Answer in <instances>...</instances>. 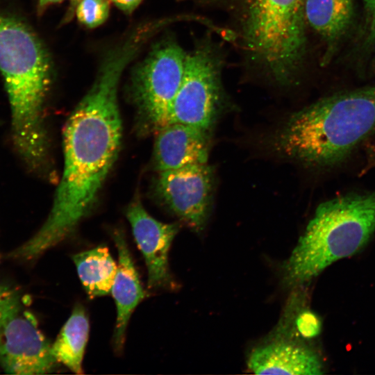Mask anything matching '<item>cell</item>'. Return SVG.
I'll return each instance as SVG.
<instances>
[{"mask_svg": "<svg viewBox=\"0 0 375 375\" xmlns=\"http://www.w3.org/2000/svg\"><path fill=\"white\" fill-rule=\"evenodd\" d=\"M353 15V0L305 1L306 25L330 44L344 35L351 24Z\"/></svg>", "mask_w": 375, "mask_h": 375, "instance_id": "obj_14", "label": "cell"}, {"mask_svg": "<svg viewBox=\"0 0 375 375\" xmlns=\"http://www.w3.org/2000/svg\"><path fill=\"white\" fill-rule=\"evenodd\" d=\"M126 216L146 262L149 288L170 285L172 280L169 269L168 253L178 231V225L163 223L153 218L138 198L127 207Z\"/></svg>", "mask_w": 375, "mask_h": 375, "instance_id": "obj_10", "label": "cell"}, {"mask_svg": "<svg viewBox=\"0 0 375 375\" xmlns=\"http://www.w3.org/2000/svg\"><path fill=\"white\" fill-rule=\"evenodd\" d=\"M81 281L90 297L111 292L117 265L108 249L99 246L72 256Z\"/></svg>", "mask_w": 375, "mask_h": 375, "instance_id": "obj_15", "label": "cell"}, {"mask_svg": "<svg viewBox=\"0 0 375 375\" xmlns=\"http://www.w3.org/2000/svg\"><path fill=\"white\" fill-rule=\"evenodd\" d=\"M214 174L208 163L160 172L156 192L181 219L197 231L203 229L210 214Z\"/></svg>", "mask_w": 375, "mask_h": 375, "instance_id": "obj_9", "label": "cell"}, {"mask_svg": "<svg viewBox=\"0 0 375 375\" xmlns=\"http://www.w3.org/2000/svg\"><path fill=\"white\" fill-rule=\"evenodd\" d=\"M248 367L257 374H322L321 358L311 347L291 340L279 338L251 353Z\"/></svg>", "mask_w": 375, "mask_h": 375, "instance_id": "obj_12", "label": "cell"}, {"mask_svg": "<svg viewBox=\"0 0 375 375\" xmlns=\"http://www.w3.org/2000/svg\"><path fill=\"white\" fill-rule=\"evenodd\" d=\"M297 331L304 338L317 336L321 329L319 319L310 311H305L297 319Z\"/></svg>", "mask_w": 375, "mask_h": 375, "instance_id": "obj_19", "label": "cell"}, {"mask_svg": "<svg viewBox=\"0 0 375 375\" xmlns=\"http://www.w3.org/2000/svg\"><path fill=\"white\" fill-rule=\"evenodd\" d=\"M89 333V322L84 308L77 305L51 345V353L59 363L81 374L82 360Z\"/></svg>", "mask_w": 375, "mask_h": 375, "instance_id": "obj_16", "label": "cell"}, {"mask_svg": "<svg viewBox=\"0 0 375 375\" xmlns=\"http://www.w3.org/2000/svg\"><path fill=\"white\" fill-rule=\"evenodd\" d=\"M210 131L197 126L170 123L156 132L153 164L158 172L206 163Z\"/></svg>", "mask_w": 375, "mask_h": 375, "instance_id": "obj_11", "label": "cell"}, {"mask_svg": "<svg viewBox=\"0 0 375 375\" xmlns=\"http://www.w3.org/2000/svg\"><path fill=\"white\" fill-rule=\"evenodd\" d=\"M306 0H197L230 15L248 62L272 82H293L306 50Z\"/></svg>", "mask_w": 375, "mask_h": 375, "instance_id": "obj_4", "label": "cell"}, {"mask_svg": "<svg viewBox=\"0 0 375 375\" xmlns=\"http://www.w3.org/2000/svg\"><path fill=\"white\" fill-rule=\"evenodd\" d=\"M52 69L49 53L31 26L0 4V72L10 106L13 144L26 162L49 153L44 106Z\"/></svg>", "mask_w": 375, "mask_h": 375, "instance_id": "obj_2", "label": "cell"}, {"mask_svg": "<svg viewBox=\"0 0 375 375\" xmlns=\"http://www.w3.org/2000/svg\"><path fill=\"white\" fill-rule=\"evenodd\" d=\"M110 10V0H81L75 12L80 24L88 28H94L107 20Z\"/></svg>", "mask_w": 375, "mask_h": 375, "instance_id": "obj_17", "label": "cell"}, {"mask_svg": "<svg viewBox=\"0 0 375 375\" xmlns=\"http://www.w3.org/2000/svg\"><path fill=\"white\" fill-rule=\"evenodd\" d=\"M113 238L119 257L117 270L111 289L117 307L113 344L115 349L119 352L124 346L130 317L135 307L144 299V292L140 284L124 233L121 230H116Z\"/></svg>", "mask_w": 375, "mask_h": 375, "instance_id": "obj_13", "label": "cell"}, {"mask_svg": "<svg viewBox=\"0 0 375 375\" xmlns=\"http://www.w3.org/2000/svg\"><path fill=\"white\" fill-rule=\"evenodd\" d=\"M126 15H131L143 0H110Z\"/></svg>", "mask_w": 375, "mask_h": 375, "instance_id": "obj_22", "label": "cell"}, {"mask_svg": "<svg viewBox=\"0 0 375 375\" xmlns=\"http://www.w3.org/2000/svg\"><path fill=\"white\" fill-rule=\"evenodd\" d=\"M21 306L19 296L8 285L0 283V327Z\"/></svg>", "mask_w": 375, "mask_h": 375, "instance_id": "obj_18", "label": "cell"}, {"mask_svg": "<svg viewBox=\"0 0 375 375\" xmlns=\"http://www.w3.org/2000/svg\"><path fill=\"white\" fill-rule=\"evenodd\" d=\"M223 56L210 37L197 41L187 53L185 71L172 106L169 123L210 131L223 99Z\"/></svg>", "mask_w": 375, "mask_h": 375, "instance_id": "obj_7", "label": "cell"}, {"mask_svg": "<svg viewBox=\"0 0 375 375\" xmlns=\"http://www.w3.org/2000/svg\"><path fill=\"white\" fill-rule=\"evenodd\" d=\"M375 130V85L335 93L293 113L276 137L285 157L312 167L344 160Z\"/></svg>", "mask_w": 375, "mask_h": 375, "instance_id": "obj_3", "label": "cell"}, {"mask_svg": "<svg viewBox=\"0 0 375 375\" xmlns=\"http://www.w3.org/2000/svg\"><path fill=\"white\" fill-rule=\"evenodd\" d=\"M375 232V191L351 192L321 203L283 265L288 287L308 283L359 251Z\"/></svg>", "mask_w": 375, "mask_h": 375, "instance_id": "obj_5", "label": "cell"}, {"mask_svg": "<svg viewBox=\"0 0 375 375\" xmlns=\"http://www.w3.org/2000/svg\"><path fill=\"white\" fill-rule=\"evenodd\" d=\"M367 23V43L375 42V0H363Z\"/></svg>", "mask_w": 375, "mask_h": 375, "instance_id": "obj_20", "label": "cell"}, {"mask_svg": "<svg viewBox=\"0 0 375 375\" xmlns=\"http://www.w3.org/2000/svg\"><path fill=\"white\" fill-rule=\"evenodd\" d=\"M58 363L33 315L21 306L0 327V365L10 374H47Z\"/></svg>", "mask_w": 375, "mask_h": 375, "instance_id": "obj_8", "label": "cell"}, {"mask_svg": "<svg viewBox=\"0 0 375 375\" xmlns=\"http://www.w3.org/2000/svg\"><path fill=\"white\" fill-rule=\"evenodd\" d=\"M138 52L134 42L123 40L103 58L91 88L65 124L63 172L49 216L11 253L14 258L40 256L70 236L90 212L119 153L122 124L118 85L124 69Z\"/></svg>", "mask_w": 375, "mask_h": 375, "instance_id": "obj_1", "label": "cell"}, {"mask_svg": "<svg viewBox=\"0 0 375 375\" xmlns=\"http://www.w3.org/2000/svg\"><path fill=\"white\" fill-rule=\"evenodd\" d=\"M374 69H375V59H374Z\"/></svg>", "mask_w": 375, "mask_h": 375, "instance_id": "obj_23", "label": "cell"}, {"mask_svg": "<svg viewBox=\"0 0 375 375\" xmlns=\"http://www.w3.org/2000/svg\"><path fill=\"white\" fill-rule=\"evenodd\" d=\"M64 0H38L37 11L38 14L41 15L44 12L49 8L50 6L60 3ZM81 0H71L70 6L68 9V12L66 14L65 21H68L71 19L74 12H75L76 8Z\"/></svg>", "mask_w": 375, "mask_h": 375, "instance_id": "obj_21", "label": "cell"}, {"mask_svg": "<svg viewBox=\"0 0 375 375\" xmlns=\"http://www.w3.org/2000/svg\"><path fill=\"white\" fill-rule=\"evenodd\" d=\"M187 53L173 38L167 37L157 42L133 70L131 94L142 131L156 133L169 123Z\"/></svg>", "mask_w": 375, "mask_h": 375, "instance_id": "obj_6", "label": "cell"}]
</instances>
